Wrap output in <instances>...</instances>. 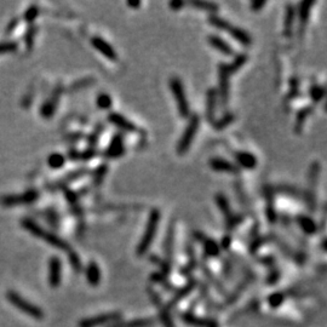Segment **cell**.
Masks as SVG:
<instances>
[{
  "label": "cell",
  "mask_w": 327,
  "mask_h": 327,
  "mask_svg": "<svg viewBox=\"0 0 327 327\" xmlns=\"http://www.w3.org/2000/svg\"><path fill=\"white\" fill-rule=\"evenodd\" d=\"M160 222V211L158 209H153L150 211L149 217H148L147 225H145V233H143L142 237L140 240V244L137 246V254H143L147 252V250L149 249L150 245H152L153 240H154L155 235H157L158 227H159Z\"/></svg>",
  "instance_id": "cell-1"
},
{
  "label": "cell",
  "mask_w": 327,
  "mask_h": 327,
  "mask_svg": "<svg viewBox=\"0 0 327 327\" xmlns=\"http://www.w3.org/2000/svg\"><path fill=\"white\" fill-rule=\"evenodd\" d=\"M200 125V118L197 114H193L189 118V123H188L187 127L183 131L182 136H181L180 141L177 143V153L178 155H184L185 153L189 150L190 145H192L193 141H194L195 136H197L198 130H199Z\"/></svg>",
  "instance_id": "cell-2"
},
{
  "label": "cell",
  "mask_w": 327,
  "mask_h": 327,
  "mask_svg": "<svg viewBox=\"0 0 327 327\" xmlns=\"http://www.w3.org/2000/svg\"><path fill=\"white\" fill-rule=\"evenodd\" d=\"M168 85H170L171 92H172L173 96H175L178 114H180L181 118H188V116H190L189 103H188L187 95H185V90L182 81H181L177 76H173V78L170 79Z\"/></svg>",
  "instance_id": "cell-3"
},
{
  "label": "cell",
  "mask_w": 327,
  "mask_h": 327,
  "mask_svg": "<svg viewBox=\"0 0 327 327\" xmlns=\"http://www.w3.org/2000/svg\"><path fill=\"white\" fill-rule=\"evenodd\" d=\"M229 78L230 71L228 68L227 63H220L218 66V92L217 96L219 97L220 103L223 107L228 105L229 100Z\"/></svg>",
  "instance_id": "cell-4"
},
{
  "label": "cell",
  "mask_w": 327,
  "mask_h": 327,
  "mask_svg": "<svg viewBox=\"0 0 327 327\" xmlns=\"http://www.w3.org/2000/svg\"><path fill=\"white\" fill-rule=\"evenodd\" d=\"M23 225L26 229H29L34 235H36V236L46 240V241H48L49 244L53 245V246L58 247V249H62V250L68 249V244H67L66 241H63L61 237H58L57 235L51 234V233H49V232H45V230L41 229L39 225H36V223L32 222V220H23Z\"/></svg>",
  "instance_id": "cell-5"
},
{
  "label": "cell",
  "mask_w": 327,
  "mask_h": 327,
  "mask_svg": "<svg viewBox=\"0 0 327 327\" xmlns=\"http://www.w3.org/2000/svg\"><path fill=\"white\" fill-rule=\"evenodd\" d=\"M124 153H125V142H124L123 135L118 132L111 137L105 155L108 159H118L123 157Z\"/></svg>",
  "instance_id": "cell-6"
},
{
  "label": "cell",
  "mask_w": 327,
  "mask_h": 327,
  "mask_svg": "<svg viewBox=\"0 0 327 327\" xmlns=\"http://www.w3.org/2000/svg\"><path fill=\"white\" fill-rule=\"evenodd\" d=\"M91 44H92V46L98 53L107 57L109 61H118V54L114 50L113 46L108 41H106L105 39H102L101 36H92L91 38Z\"/></svg>",
  "instance_id": "cell-7"
},
{
  "label": "cell",
  "mask_w": 327,
  "mask_h": 327,
  "mask_svg": "<svg viewBox=\"0 0 327 327\" xmlns=\"http://www.w3.org/2000/svg\"><path fill=\"white\" fill-rule=\"evenodd\" d=\"M109 123L115 125L116 127H119L120 130L125 131V132H137V126L132 123V121L128 120L126 116L121 115L119 113H110L108 115Z\"/></svg>",
  "instance_id": "cell-8"
},
{
  "label": "cell",
  "mask_w": 327,
  "mask_h": 327,
  "mask_svg": "<svg viewBox=\"0 0 327 327\" xmlns=\"http://www.w3.org/2000/svg\"><path fill=\"white\" fill-rule=\"evenodd\" d=\"M235 160L237 163V167L246 168V170H254L257 167V164L258 160L257 158L252 154L251 152H247V150H240V152L235 153Z\"/></svg>",
  "instance_id": "cell-9"
},
{
  "label": "cell",
  "mask_w": 327,
  "mask_h": 327,
  "mask_svg": "<svg viewBox=\"0 0 327 327\" xmlns=\"http://www.w3.org/2000/svg\"><path fill=\"white\" fill-rule=\"evenodd\" d=\"M210 167L217 172H229V173H237L239 167L234 165L233 163L223 159V158H212L210 160Z\"/></svg>",
  "instance_id": "cell-10"
},
{
  "label": "cell",
  "mask_w": 327,
  "mask_h": 327,
  "mask_svg": "<svg viewBox=\"0 0 327 327\" xmlns=\"http://www.w3.org/2000/svg\"><path fill=\"white\" fill-rule=\"evenodd\" d=\"M207 41H209V44L212 46V48L216 49L218 53L224 54V56H233V54H234V50H233L232 45H229V44H228L224 39L220 38V36L212 34V36H207Z\"/></svg>",
  "instance_id": "cell-11"
},
{
  "label": "cell",
  "mask_w": 327,
  "mask_h": 327,
  "mask_svg": "<svg viewBox=\"0 0 327 327\" xmlns=\"http://www.w3.org/2000/svg\"><path fill=\"white\" fill-rule=\"evenodd\" d=\"M296 222L299 225V228L308 235L315 234L316 230H318V224L310 216L299 215V216L296 217Z\"/></svg>",
  "instance_id": "cell-12"
},
{
  "label": "cell",
  "mask_w": 327,
  "mask_h": 327,
  "mask_svg": "<svg viewBox=\"0 0 327 327\" xmlns=\"http://www.w3.org/2000/svg\"><path fill=\"white\" fill-rule=\"evenodd\" d=\"M217 91L215 89H210L206 95V118L209 123H215V111H216Z\"/></svg>",
  "instance_id": "cell-13"
},
{
  "label": "cell",
  "mask_w": 327,
  "mask_h": 327,
  "mask_svg": "<svg viewBox=\"0 0 327 327\" xmlns=\"http://www.w3.org/2000/svg\"><path fill=\"white\" fill-rule=\"evenodd\" d=\"M227 33L230 34V36H232L235 40L239 41V43L242 44V45L249 46L252 44L251 36H250V34L247 33L246 31H244L242 28H239V27H235L232 24V26L229 27V29L227 31Z\"/></svg>",
  "instance_id": "cell-14"
},
{
  "label": "cell",
  "mask_w": 327,
  "mask_h": 327,
  "mask_svg": "<svg viewBox=\"0 0 327 327\" xmlns=\"http://www.w3.org/2000/svg\"><path fill=\"white\" fill-rule=\"evenodd\" d=\"M216 204H217L218 209L220 210V212L224 215L225 223L228 224V223L233 219V217H234V215L232 214V209H230V205H229V202H228V199L224 197V195L219 193V194H217V197H216Z\"/></svg>",
  "instance_id": "cell-15"
},
{
  "label": "cell",
  "mask_w": 327,
  "mask_h": 327,
  "mask_svg": "<svg viewBox=\"0 0 327 327\" xmlns=\"http://www.w3.org/2000/svg\"><path fill=\"white\" fill-rule=\"evenodd\" d=\"M293 22H294V7L290 4L286 6V14H285V22H284V33L286 36H292Z\"/></svg>",
  "instance_id": "cell-16"
},
{
  "label": "cell",
  "mask_w": 327,
  "mask_h": 327,
  "mask_svg": "<svg viewBox=\"0 0 327 327\" xmlns=\"http://www.w3.org/2000/svg\"><path fill=\"white\" fill-rule=\"evenodd\" d=\"M36 198H38V193L36 192H31V193H27V195H23V197H9V198H5L4 200H2V202H4V205H9V206H11V205H18V202L21 201H33V200H36Z\"/></svg>",
  "instance_id": "cell-17"
},
{
  "label": "cell",
  "mask_w": 327,
  "mask_h": 327,
  "mask_svg": "<svg viewBox=\"0 0 327 327\" xmlns=\"http://www.w3.org/2000/svg\"><path fill=\"white\" fill-rule=\"evenodd\" d=\"M315 4L314 1H302L299 4V10H298V16L299 19H301L302 23V28H304L309 19V15H310V9L311 6Z\"/></svg>",
  "instance_id": "cell-18"
},
{
  "label": "cell",
  "mask_w": 327,
  "mask_h": 327,
  "mask_svg": "<svg viewBox=\"0 0 327 327\" xmlns=\"http://www.w3.org/2000/svg\"><path fill=\"white\" fill-rule=\"evenodd\" d=\"M61 279V262L58 258H53L50 262V281L54 286L58 285Z\"/></svg>",
  "instance_id": "cell-19"
},
{
  "label": "cell",
  "mask_w": 327,
  "mask_h": 327,
  "mask_svg": "<svg viewBox=\"0 0 327 327\" xmlns=\"http://www.w3.org/2000/svg\"><path fill=\"white\" fill-rule=\"evenodd\" d=\"M86 275H88V280L90 281L91 285H97L101 279L100 268H98L97 264L91 262V263L89 264L88 269H86Z\"/></svg>",
  "instance_id": "cell-20"
},
{
  "label": "cell",
  "mask_w": 327,
  "mask_h": 327,
  "mask_svg": "<svg viewBox=\"0 0 327 327\" xmlns=\"http://www.w3.org/2000/svg\"><path fill=\"white\" fill-rule=\"evenodd\" d=\"M209 23L212 24L214 27H216V28L220 29V31L224 32H227L228 29H229V27L232 26L227 19L222 18V17L217 16V15H211V16L209 17Z\"/></svg>",
  "instance_id": "cell-21"
},
{
  "label": "cell",
  "mask_w": 327,
  "mask_h": 327,
  "mask_svg": "<svg viewBox=\"0 0 327 327\" xmlns=\"http://www.w3.org/2000/svg\"><path fill=\"white\" fill-rule=\"evenodd\" d=\"M96 105L102 110H107L113 106V100H111L110 95H108L107 92H101L98 93L97 98H96Z\"/></svg>",
  "instance_id": "cell-22"
},
{
  "label": "cell",
  "mask_w": 327,
  "mask_h": 327,
  "mask_svg": "<svg viewBox=\"0 0 327 327\" xmlns=\"http://www.w3.org/2000/svg\"><path fill=\"white\" fill-rule=\"evenodd\" d=\"M48 164L51 168H61L63 167L64 164H66V157L59 153H53L50 157L48 158Z\"/></svg>",
  "instance_id": "cell-23"
},
{
  "label": "cell",
  "mask_w": 327,
  "mask_h": 327,
  "mask_svg": "<svg viewBox=\"0 0 327 327\" xmlns=\"http://www.w3.org/2000/svg\"><path fill=\"white\" fill-rule=\"evenodd\" d=\"M202 239H204V249L205 251H206V254H209V256H217L218 254H219V246H218V244L215 240L212 239H206V237L202 236Z\"/></svg>",
  "instance_id": "cell-24"
},
{
  "label": "cell",
  "mask_w": 327,
  "mask_h": 327,
  "mask_svg": "<svg viewBox=\"0 0 327 327\" xmlns=\"http://www.w3.org/2000/svg\"><path fill=\"white\" fill-rule=\"evenodd\" d=\"M311 110H313V107H306L298 111L296 119V132H299V131L302 130L304 121H306L307 116L311 113Z\"/></svg>",
  "instance_id": "cell-25"
},
{
  "label": "cell",
  "mask_w": 327,
  "mask_h": 327,
  "mask_svg": "<svg viewBox=\"0 0 327 327\" xmlns=\"http://www.w3.org/2000/svg\"><path fill=\"white\" fill-rule=\"evenodd\" d=\"M267 197V217L271 222H275L276 220V214H275L274 205H272V192L271 189L266 192Z\"/></svg>",
  "instance_id": "cell-26"
},
{
  "label": "cell",
  "mask_w": 327,
  "mask_h": 327,
  "mask_svg": "<svg viewBox=\"0 0 327 327\" xmlns=\"http://www.w3.org/2000/svg\"><path fill=\"white\" fill-rule=\"evenodd\" d=\"M246 61H247L246 54H237V56L234 58V61H233L230 64H228V68H229L230 74H233L236 71H239V69L241 68L245 63H246Z\"/></svg>",
  "instance_id": "cell-27"
},
{
  "label": "cell",
  "mask_w": 327,
  "mask_h": 327,
  "mask_svg": "<svg viewBox=\"0 0 327 327\" xmlns=\"http://www.w3.org/2000/svg\"><path fill=\"white\" fill-rule=\"evenodd\" d=\"M234 119H235V116L233 113L224 114V115H223L222 118L219 119V120L215 121V123H214L215 128H216V130H223V128L227 127L228 125H230V124L234 121Z\"/></svg>",
  "instance_id": "cell-28"
},
{
  "label": "cell",
  "mask_w": 327,
  "mask_h": 327,
  "mask_svg": "<svg viewBox=\"0 0 327 327\" xmlns=\"http://www.w3.org/2000/svg\"><path fill=\"white\" fill-rule=\"evenodd\" d=\"M309 93H310V97L311 100H313V102L318 103L320 102V101L324 98V96H325V89H324L323 86L316 85L315 84V85H313L310 88Z\"/></svg>",
  "instance_id": "cell-29"
},
{
  "label": "cell",
  "mask_w": 327,
  "mask_h": 327,
  "mask_svg": "<svg viewBox=\"0 0 327 327\" xmlns=\"http://www.w3.org/2000/svg\"><path fill=\"white\" fill-rule=\"evenodd\" d=\"M190 5L199 10H204V11L209 12H216L218 10V5L215 2H207V1H190Z\"/></svg>",
  "instance_id": "cell-30"
},
{
  "label": "cell",
  "mask_w": 327,
  "mask_h": 327,
  "mask_svg": "<svg viewBox=\"0 0 327 327\" xmlns=\"http://www.w3.org/2000/svg\"><path fill=\"white\" fill-rule=\"evenodd\" d=\"M107 170H108V166L107 164H102V165L100 166V167L97 168V170L95 171V176H93V182L96 183V184H100V183H102V181L105 180L106 177V173H107Z\"/></svg>",
  "instance_id": "cell-31"
},
{
  "label": "cell",
  "mask_w": 327,
  "mask_h": 327,
  "mask_svg": "<svg viewBox=\"0 0 327 327\" xmlns=\"http://www.w3.org/2000/svg\"><path fill=\"white\" fill-rule=\"evenodd\" d=\"M102 131H103V127L101 125H98V127L96 128V131H93L92 135L89 137V143H90V145L92 148L95 147V145L97 143V141H98V138H100V135L102 133Z\"/></svg>",
  "instance_id": "cell-32"
},
{
  "label": "cell",
  "mask_w": 327,
  "mask_h": 327,
  "mask_svg": "<svg viewBox=\"0 0 327 327\" xmlns=\"http://www.w3.org/2000/svg\"><path fill=\"white\" fill-rule=\"evenodd\" d=\"M16 50V44L12 41H7V43H0V54L4 53H12Z\"/></svg>",
  "instance_id": "cell-33"
},
{
  "label": "cell",
  "mask_w": 327,
  "mask_h": 327,
  "mask_svg": "<svg viewBox=\"0 0 327 327\" xmlns=\"http://www.w3.org/2000/svg\"><path fill=\"white\" fill-rule=\"evenodd\" d=\"M91 84H93V79H91V78L81 79V80L76 81V83L74 84L73 89H75V90H79V89H84V88H86V86L91 85Z\"/></svg>",
  "instance_id": "cell-34"
},
{
  "label": "cell",
  "mask_w": 327,
  "mask_h": 327,
  "mask_svg": "<svg viewBox=\"0 0 327 327\" xmlns=\"http://www.w3.org/2000/svg\"><path fill=\"white\" fill-rule=\"evenodd\" d=\"M266 4L267 1H264V0H254V1L251 2V9L254 11H259L262 7L266 6Z\"/></svg>",
  "instance_id": "cell-35"
},
{
  "label": "cell",
  "mask_w": 327,
  "mask_h": 327,
  "mask_svg": "<svg viewBox=\"0 0 327 327\" xmlns=\"http://www.w3.org/2000/svg\"><path fill=\"white\" fill-rule=\"evenodd\" d=\"M36 15H38V7L33 6V7H31V9H29L28 11H27L26 18L28 19V21H32V19H33L34 17H36Z\"/></svg>",
  "instance_id": "cell-36"
},
{
  "label": "cell",
  "mask_w": 327,
  "mask_h": 327,
  "mask_svg": "<svg viewBox=\"0 0 327 327\" xmlns=\"http://www.w3.org/2000/svg\"><path fill=\"white\" fill-rule=\"evenodd\" d=\"M183 5H184V2L183 1H171L170 2V7L172 10H180Z\"/></svg>",
  "instance_id": "cell-37"
},
{
  "label": "cell",
  "mask_w": 327,
  "mask_h": 327,
  "mask_svg": "<svg viewBox=\"0 0 327 327\" xmlns=\"http://www.w3.org/2000/svg\"><path fill=\"white\" fill-rule=\"evenodd\" d=\"M127 5L130 7H140L141 6V1H128Z\"/></svg>",
  "instance_id": "cell-38"
}]
</instances>
